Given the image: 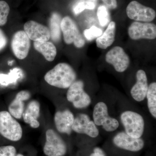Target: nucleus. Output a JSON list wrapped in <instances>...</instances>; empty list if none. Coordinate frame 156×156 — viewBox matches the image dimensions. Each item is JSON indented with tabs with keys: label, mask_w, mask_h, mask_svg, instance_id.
<instances>
[{
	"label": "nucleus",
	"mask_w": 156,
	"mask_h": 156,
	"mask_svg": "<svg viewBox=\"0 0 156 156\" xmlns=\"http://www.w3.org/2000/svg\"><path fill=\"white\" fill-rule=\"evenodd\" d=\"M75 71L68 63L61 62L46 73L45 81L49 85L59 89H68L76 81Z\"/></svg>",
	"instance_id": "obj_1"
},
{
	"label": "nucleus",
	"mask_w": 156,
	"mask_h": 156,
	"mask_svg": "<svg viewBox=\"0 0 156 156\" xmlns=\"http://www.w3.org/2000/svg\"><path fill=\"white\" fill-rule=\"evenodd\" d=\"M120 121L126 134L134 138H141L145 130V121L137 112L131 110L123 112L120 115Z\"/></svg>",
	"instance_id": "obj_2"
},
{
	"label": "nucleus",
	"mask_w": 156,
	"mask_h": 156,
	"mask_svg": "<svg viewBox=\"0 0 156 156\" xmlns=\"http://www.w3.org/2000/svg\"><path fill=\"white\" fill-rule=\"evenodd\" d=\"M92 119L97 127H101L106 132H114L119 127V121L110 115L108 107L103 101H99L95 105L92 113Z\"/></svg>",
	"instance_id": "obj_3"
},
{
	"label": "nucleus",
	"mask_w": 156,
	"mask_h": 156,
	"mask_svg": "<svg viewBox=\"0 0 156 156\" xmlns=\"http://www.w3.org/2000/svg\"><path fill=\"white\" fill-rule=\"evenodd\" d=\"M0 134L13 141H18L22 137L21 126L9 112H0Z\"/></svg>",
	"instance_id": "obj_4"
},
{
	"label": "nucleus",
	"mask_w": 156,
	"mask_h": 156,
	"mask_svg": "<svg viewBox=\"0 0 156 156\" xmlns=\"http://www.w3.org/2000/svg\"><path fill=\"white\" fill-rule=\"evenodd\" d=\"M66 98L77 109L87 108L92 102L91 97L84 90L83 82L80 80L75 81L68 88Z\"/></svg>",
	"instance_id": "obj_5"
},
{
	"label": "nucleus",
	"mask_w": 156,
	"mask_h": 156,
	"mask_svg": "<svg viewBox=\"0 0 156 156\" xmlns=\"http://www.w3.org/2000/svg\"><path fill=\"white\" fill-rule=\"evenodd\" d=\"M60 27L63 33L64 41L67 44H73L78 48L84 47L86 42L83 37L76 23L70 17L66 16L62 19Z\"/></svg>",
	"instance_id": "obj_6"
},
{
	"label": "nucleus",
	"mask_w": 156,
	"mask_h": 156,
	"mask_svg": "<svg viewBox=\"0 0 156 156\" xmlns=\"http://www.w3.org/2000/svg\"><path fill=\"white\" fill-rule=\"evenodd\" d=\"M46 141L44 152L48 156H62L66 153L67 147L64 140L52 129L46 132Z\"/></svg>",
	"instance_id": "obj_7"
},
{
	"label": "nucleus",
	"mask_w": 156,
	"mask_h": 156,
	"mask_svg": "<svg viewBox=\"0 0 156 156\" xmlns=\"http://www.w3.org/2000/svg\"><path fill=\"white\" fill-rule=\"evenodd\" d=\"M127 16L136 21L150 22L155 18L156 11L150 7L143 5L136 1H132L126 8Z\"/></svg>",
	"instance_id": "obj_8"
},
{
	"label": "nucleus",
	"mask_w": 156,
	"mask_h": 156,
	"mask_svg": "<svg viewBox=\"0 0 156 156\" xmlns=\"http://www.w3.org/2000/svg\"><path fill=\"white\" fill-rule=\"evenodd\" d=\"M72 128L77 134H86L92 138H96L99 134L97 126L87 114H79L75 117Z\"/></svg>",
	"instance_id": "obj_9"
},
{
	"label": "nucleus",
	"mask_w": 156,
	"mask_h": 156,
	"mask_svg": "<svg viewBox=\"0 0 156 156\" xmlns=\"http://www.w3.org/2000/svg\"><path fill=\"white\" fill-rule=\"evenodd\" d=\"M128 34L133 40H154L156 37V25L149 22L135 21L128 28Z\"/></svg>",
	"instance_id": "obj_10"
},
{
	"label": "nucleus",
	"mask_w": 156,
	"mask_h": 156,
	"mask_svg": "<svg viewBox=\"0 0 156 156\" xmlns=\"http://www.w3.org/2000/svg\"><path fill=\"white\" fill-rule=\"evenodd\" d=\"M105 60L113 66L119 73L125 72L129 67L130 58L122 48L119 46L114 47L107 53Z\"/></svg>",
	"instance_id": "obj_11"
},
{
	"label": "nucleus",
	"mask_w": 156,
	"mask_h": 156,
	"mask_svg": "<svg viewBox=\"0 0 156 156\" xmlns=\"http://www.w3.org/2000/svg\"><path fill=\"white\" fill-rule=\"evenodd\" d=\"M11 46L15 56L19 59H24L30 49V39L24 31H18L13 36Z\"/></svg>",
	"instance_id": "obj_12"
},
{
	"label": "nucleus",
	"mask_w": 156,
	"mask_h": 156,
	"mask_svg": "<svg viewBox=\"0 0 156 156\" xmlns=\"http://www.w3.org/2000/svg\"><path fill=\"white\" fill-rule=\"evenodd\" d=\"M113 142L117 147L132 152L139 151L144 146L142 138L131 137L124 131L117 133L113 138Z\"/></svg>",
	"instance_id": "obj_13"
},
{
	"label": "nucleus",
	"mask_w": 156,
	"mask_h": 156,
	"mask_svg": "<svg viewBox=\"0 0 156 156\" xmlns=\"http://www.w3.org/2000/svg\"><path fill=\"white\" fill-rule=\"evenodd\" d=\"M24 31L30 39L34 41H48L51 38L50 29L34 20L26 23Z\"/></svg>",
	"instance_id": "obj_14"
},
{
	"label": "nucleus",
	"mask_w": 156,
	"mask_h": 156,
	"mask_svg": "<svg viewBox=\"0 0 156 156\" xmlns=\"http://www.w3.org/2000/svg\"><path fill=\"white\" fill-rule=\"evenodd\" d=\"M148 84L147 76L144 70L139 69L136 73V82L131 89V97L137 102H141L146 98Z\"/></svg>",
	"instance_id": "obj_15"
},
{
	"label": "nucleus",
	"mask_w": 156,
	"mask_h": 156,
	"mask_svg": "<svg viewBox=\"0 0 156 156\" xmlns=\"http://www.w3.org/2000/svg\"><path fill=\"white\" fill-rule=\"evenodd\" d=\"M75 117L69 110L58 111L54 116V122L56 129L62 134L70 135L72 132V126Z\"/></svg>",
	"instance_id": "obj_16"
},
{
	"label": "nucleus",
	"mask_w": 156,
	"mask_h": 156,
	"mask_svg": "<svg viewBox=\"0 0 156 156\" xmlns=\"http://www.w3.org/2000/svg\"><path fill=\"white\" fill-rule=\"evenodd\" d=\"M30 97L28 91L23 90L18 92L15 98L10 104L9 107V112L14 118L20 119L22 116L24 110V101Z\"/></svg>",
	"instance_id": "obj_17"
},
{
	"label": "nucleus",
	"mask_w": 156,
	"mask_h": 156,
	"mask_svg": "<svg viewBox=\"0 0 156 156\" xmlns=\"http://www.w3.org/2000/svg\"><path fill=\"white\" fill-rule=\"evenodd\" d=\"M40 105L37 101L30 102L22 115L24 122L34 128H38L40 123L37 119L40 116Z\"/></svg>",
	"instance_id": "obj_18"
},
{
	"label": "nucleus",
	"mask_w": 156,
	"mask_h": 156,
	"mask_svg": "<svg viewBox=\"0 0 156 156\" xmlns=\"http://www.w3.org/2000/svg\"><path fill=\"white\" fill-rule=\"evenodd\" d=\"M116 34V23L112 21L104 33L96 39V45L98 48L106 49L114 42Z\"/></svg>",
	"instance_id": "obj_19"
},
{
	"label": "nucleus",
	"mask_w": 156,
	"mask_h": 156,
	"mask_svg": "<svg viewBox=\"0 0 156 156\" xmlns=\"http://www.w3.org/2000/svg\"><path fill=\"white\" fill-rule=\"evenodd\" d=\"M34 46L35 49L41 53L45 59L52 62L55 59L57 54L56 47L52 42L48 41H34Z\"/></svg>",
	"instance_id": "obj_20"
},
{
	"label": "nucleus",
	"mask_w": 156,
	"mask_h": 156,
	"mask_svg": "<svg viewBox=\"0 0 156 156\" xmlns=\"http://www.w3.org/2000/svg\"><path fill=\"white\" fill-rule=\"evenodd\" d=\"M61 17L58 13H53L50 19V32L51 38L54 41H59L61 37L60 23Z\"/></svg>",
	"instance_id": "obj_21"
},
{
	"label": "nucleus",
	"mask_w": 156,
	"mask_h": 156,
	"mask_svg": "<svg viewBox=\"0 0 156 156\" xmlns=\"http://www.w3.org/2000/svg\"><path fill=\"white\" fill-rule=\"evenodd\" d=\"M146 98L148 109L154 119L156 118V83L153 82L148 86Z\"/></svg>",
	"instance_id": "obj_22"
},
{
	"label": "nucleus",
	"mask_w": 156,
	"mask_h": 156,
	"mask_svg": "<svg viewBox=\"0 0 156 156\" xmlns=\"http://www.w3.org/2000/svg\"><path fill=\"white\" fill-rule=\"evenodd\" d=\"M22 76V71L18 68L11 70L8 74L0 73V84L7 86L9 84L14 83Z\"/></svg>",
	"instance_id": "obj_23"
},
{
	"label": "nucleus",
	"mask_w": 156,
	"mask_h": 156,
	"mask_svg": "<svg viewBox=\"0 0 156 156\" xmlns=\"http://www.w3.org/2000/svg\"><path fill=\"white\" fill-rule=\"evenodd\" d=\"M97 14L100 25L106 26L110 20L109 14L106 7L104 5L99 6L98 9Z\"/></svg>",
	"instance_id": "obj_24"
},
{
	"label": "nucleus",
	"mask_w": 156,
	"mask_h": 156,
	"mask_svg": "<svg viewBox=\"0 0 156 156\" xmlns=\"http://www.w3.org/2000/svg\"><path fill=\"white\" fill-rule=\"evenodd\" d=\"M10 9L9 4L4 1H0V26L7 23Z\"/></svg>",
	"instance_id": "obj_25"
},
{
	"label": "nucleus",
	"mask_w": 156,
	"mask_h": 156,
	"mask_svg": "<svg viewBox=\"0 0 156 156\" xmlns=\"http://www.w3.org/2000/svg\"><path fill=\"white\" fill-rule=\"evenodd\" d=\"M95 4L89 1H82L78 3L73 9V12L76 15L80 14L85 9L93 10L95 8Z\"/></svg>",
	"instance_id": "obj_26"
},
{
	"label": "nucleus",
	"mask_w": 156,
	"mask_h": 156,
	"mask_svg": "<svg viewBox=\"0 0 156 156\" xmlns=\"http://www.w3.org/2000/svg\"><path fill=\"white\" fill-rule=\"evenodd\" d=\"M102 31L101 29L95 26L84 30V35L88 41H92L102 35Z\"/></svg>",
	"instance_id": "obj_27"
},
{
	"label": "nucleus",
	"mask_w": 156,
	"mask_h": 156,
	"mask_svg": "<svg viewBox=\"0 0 156 156\" xmlns=\"http://www.w3.org/2000/svg\"><path fill=\"white\" fill-rule=\"evenodd\" d=\"M16 150L12 146L0 147V156H16Z\"/></svg>",
	"instance_id": "obj_28"
},
{
	"label": "nucleus",
	"mask_w": 156,
	"mask_h": 156,
	"mask_svg": "<svg viewBox=\"0 0 156 156\" xmlns=\"http://www.w3.org/2000/svg\"><path fill=\"white\" fill-rule=\"evenodd\" d=\"M8 43L7 37L2 30L0 29V51L5 48Z\"/></svg>",
	"instance_id": "obj_29"
},
{
	"label": "nucleus",
	"mask_w": 156,
	"mask_h": 156,
	"mask_svg": "<svg viewBox=\"0 0 156 156\" xmlns=\"http://www.w3.org/2000/svg\"><path fill=\"white\" fill-rule=\"evenodd\" d=\"M104 3L109 9H115L117 7V0H102Z\"/></svg>",
	"instance_id": "obj_30"
},
{
	"label": "nucleus",
	"mask_w": 156,
	"mask_h": 156,
	"mask_svg": "<svg viewBox=\"0 0 156 156\" xmlns=\"http://www.w3.org/2000/svg\"><path fill=\"white\" fill-rule=\"evenodd\" d=\"M89 156H106L103 150L100 147H96L94 149L93 152Z\"/></svg>",
	"instance_id": "obj_31"
},
{
	"label": "nucleus",
	"mask_w": 156,
	"mask_h": 156,
	"mask_svg": "<svg viewBox=\"0 0 156 156\" xmlns=\"http://www.w3.org/2000/svg\"><path fill=\"white\" fill-rule=\"evenodd\" d=\"M13 61H9V62H8V64L9 65H11L12 64V63H13Z\"/></svg>",
	"instance_id": "obj_32"
},
{
	"label": "nucleus",
	"mask_w": 156,
	"mask_h": 156,
	"mask_svg": "<svg viewBox=\"0 0 156 156\" xmlns=\"http://www.w3.org/2000/svg\"><path fill=\"white\" fill-rule=\"evenodd\" d=\"M16 156H24L22 154H17Z\"/></svg>",
	"instance_id": "obj_33"
},
{
	"label": "nucleus",
	"mask_w": 156,
	"mask_h": 156,
	"mask_svg": "<svg viewBox=\"0 0 156 156\" xmlns=\"http://www.w3.org/2000/svg\"><path fill=\"white\" fill-rule=\"evenodd\" d=\"M92 1H96V0H92Z\"/></svg>",
	"instance_id": "obj_34"
}]
</instances>
